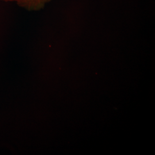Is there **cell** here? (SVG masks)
<instances>
[{"label": "cell", "instance_id": "1", "mask_svg": "<svg viewBox=\"0 0 155 155\" xmlns=\"http://www.w3.org/2000/svg\"><path fill=\"white\" fill-rule=\"evenodd\" d=\"M52 0H14L17 5L29 12L40 11Z\"/></svg>", "mask_w": 155, "mask_h": 155}, {"label": "cell", "instance_id": "2", "mask_svg": "<svg viewBox=\"0 0 155 155\" xmlns=\"http://www.w3.org/2000/svg\"><path fill=\"white\" fill-rule=\"evenodd\" d=\"M0 1H5V2H14V0H0Z\"/></svg>", "mask_w": 155, "mask_h": 155}]
</instances>
